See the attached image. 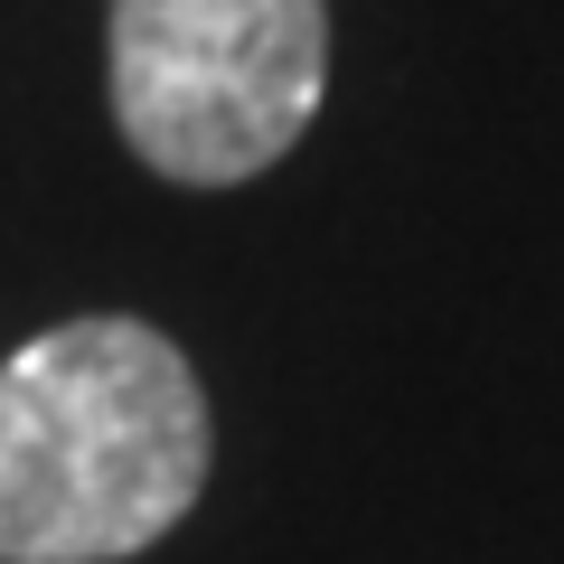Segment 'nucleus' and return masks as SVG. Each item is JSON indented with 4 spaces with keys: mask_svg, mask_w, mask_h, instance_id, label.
Returning <instances> with one entry per match:
<instances>
[{
    "mask_svg": "<svg viewBox=\"0 0 564 564\" xmlns=\"http://www.w3.org/2000/svg\"><path fill=\"white\" fill-rule=\"evenodd\" d=\"M217 423L170 329L95 311L0 358V564H122L198 508Z\"/></svg>",
    "mask_w": 564,
    "mask_h": 564,
    "instance_id": "nucleus-1",
    "label": "nucleus"
},
{
    "mask_svg": "<svg viewBox=\"0 0 564 564\" xmlns=\"http://www.w3.org/2000/svg\"><path fill=\"white\" fill-rule=\"evenodd\" d=\"M113 122L141 170L236 188L311 132L329 95V0H113Z\"/></svg>",
    "mask_w": 564,
    "mask_h": 564,
    "instance_id": "nucleus-2",
    "label": "nucleus"
}]
</instances>
